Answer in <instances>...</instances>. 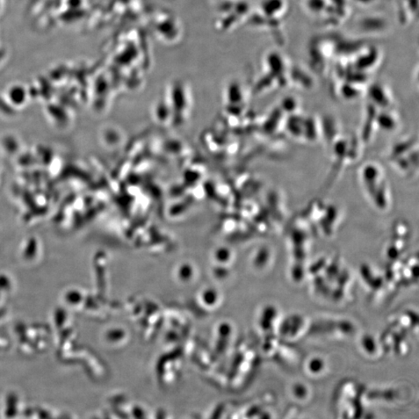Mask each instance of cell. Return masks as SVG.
I'll return each instance as SVG.
<instances>
[{"label": "cell", "mask_w": 419, "mask_h": 419, "mask_svg": "<svg viewBox=\"0 0 419 419\" xmlns=\"http://www.w3.org/2000/svg\"><path fill=\"white\" fill-rule=\"evenodd\" d=\"M310 324L305 316L301 315H289L280 322L277 335L284 342L298 341L308 334Z\"/></svg>", "instance_id": "obj_1"}, {"label": "cell", "mask_w": 419, "mask_h": 419, "mask_svg": "<svg viewBox=\"0 0 419 419\" xmlns=\"http://www.w3.org/2000/svg\"><path fill=\"white\" fill-rule=\"evenodd\" d=\"M316 331L332 337L350 336L353 332V324L348 320L322 321L314 324Z\"/></svg>", "instance_id": "obj_2"}, {"label": "cell", "mask_w": 419, "mask_h": 419, "mask_svg": "<svg viewBox=\"0 0 419 419\" xmlns=\"http://www.w3.org/2000/svg\"><path fill=\"white\" fill-rule=\"evenodd\" d=\"M382 173L378 165L368 164L362 170V179L366 191L373 196L375 191L382 182Z\"/></svg>", "instance_id": "obj_3"}, {"label": "cell", "mask_w": 419, "mask_h": 419, "mask_svg": "<svg viewBox=\"0 0 419 419\" xmlns=\"http://www.w3.org/2000/svg\"><path fill=\"white\" fill-rule=\"evenodd\" d=\"M327 361L320 356L310 357L305 364V371L310 377H320L327 371Z\"/></svg>", "instance_id": "obj_4"}, {"label": "cell", "mask_w": 419, "mask_h": 419, "mask_svg": "<svg viewBox=\"0 0 419 419\" xmlns=\"http://www.w3.org/2000/svg\"><path fill=\"white\" fill-rule=\"evenodd\" d=\"M376 123L385 132H392L397 127V121L392 114L383 113L376 118Z\"/></svg>", "instance_id": "obj_5"}, {"label": "cell", "mask_w": 419, "mask_h": 419, "mask_svg": "<svg viewBox=\"0 0 419 419\" xmlns=\"http://www.w3.org/2000/svg\"><path fill=\"white\" fill-rule=\"evenodd\" d=\"M317 128L315 121L312 119H303V137H305L310 142H315L317 139Z\"/></svg>", "instance_id": "obj_6"}, {"label": "cell", "mask_w": 419, "mask_h": 419, "mask_svg": "<svg viewBox=\"0 0 419 419\" xmlns=\"http://www.w3.org/2000/svg\"><path fill=\"white\" fill-rule=\"evenodd\" d=\"M303 119L298 117H292L287 123V129L289 133L296 138L303 136Z\"/></svg>", "instance_id": "obj_7"}, {"label": "cell", "mask_w": 419, "mask_h": 419, "mask_svg": "<svg viewBox=\"0 0 419 419\" xmlns=\"http://www.w3.org/2000/svg\"><path fill=\"white\" fill-rule=\"evenodd\" d=\"M378 343L371 335H366L361 339V346H362L363 350L370 356H374L377 353Z\"/></svg>", "instance_id": "obj_8"}, {"label": "cell", "mask_w": 419, "mask_h": 419, "mask_svg": "<svg viewBox=\"0 0 419 419\" xmlns=\"http://www.w3.org/2000/svg\"><path fill=\"white\" fill-rule=\"evenodd\" d=\"M294 399L299 401H305L310 394L308 387L303 383H296L291 390Z\"/></svg>", "instance_id": "obj_9"}]
</instances>
